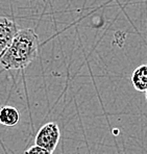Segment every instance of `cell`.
<instances>
[{
	"label": "cell",
	"mask_w": 147,
	"mask_h": 154,
	"mask_svg": "<svg viewBox=\"0 0 147 154\" xmlns=\"http://www.w3.org/2000/svg\"><path fill=\"white\" fill-rule=\"evenodd\" d=\"M24 154H52V152L43 148V147L35 145V146H31L30 148L27 149L25 152H24Z\"/></svg>",
	"instance_id": "obj_6"
},
{
	"label": "cell",
	"mask_w": 147,
	"mask_h": 154,
	"mask_svg": "<svg viewBox=\"0 0 147 154\" xmlns=\"http://www.w3.org/2000/svg\"><path fill=\"white\" fill-rule=\"evenodd\" d=\"M61 139V131L58 125L54 122H49L39 129L36 135V145L53 152Z\"/></svg>",
	"instance_id": "obj_2"
},
{
	"label": "cell",
	"mask_w": 147,
	"mask_h": 154,
	"mask_svg": "<svg viewBox=\"0 0 147 154\" xmlns=\"http://www.w3.org/2000/svg\"><path fill=\"white\" fill-rule=\"evenodd\" d=\"M62 154H65V153H62Z\"/></svg>",
	"instance_id": "obj_8"
},
{
	"label": "cell",
	"mask_w": 147,
	"mask_h": 154,
	"mask_svg": "<svg viewBox=\"0 0 147 154\" xmlns=\"http://www.w3.org/2000/svg\"><path fill=\"white\" fill-rule=\"evenodd\" d=\"M39 38L31 28L19 29L12 43L0 57V64L6 70H20L28 67L38 56Z\"/></svg>",
	"instance_id": "obj_1"
},
{
	"label": "cell",
	"mask_w": 147,
	"mask_h": 154,
	"mask_svg": "<svg viewBox=\"0 0 147 154\" xmlns=\"http://www.w3.org/2000/svg\"><path fill=\"white\" fill-rule=\"evenodd\" d=\"M145 97H146V100H147V91L145 92Z\"/></svg>",
	"instance_id": "obj_7"
},
{
	"label": "cell",
	"mask_w": 147,
	"mask_h": 154,
	"mask_svg": "<svg viewBox=\"0 0 147 154\" xmlns=\"http://www.w3.org/2000/svg\"><path fill=\"white\" fill-rule=\"evenodd\" d=\"M20 121V112L16 107L11 105L2 106L0 108V124L8 127L17 125Z\"/></svg>",
	"instance_id": "obj_4"
},
{
	"label": "cell",
	"mask_w": 147,
	"mask_h": 154,
	"mask_svg": "<svg viewBox=\"0 0 147 154\" xmlns=\"http://www.w3.org/2000/svg\"><path fill=\"white\" fill-rule=\"evenodd\" d=\"M133 85L138 92L145 93L147 91V64L141 65L133 72Z\"/></svg>",
	"instance_id": "obj_5"
},
{
	"label": "cell",
	"mask_w": 147,
	"mask_h": 154,
	"mask_svg": "<svg viewBox=\"0 0 147 154\" xmlns=\"http://www.w3.org/2000/svg\"><path fill=\"white\" fill-rule=\"evenodd\" d=\"M19 28L14 20L0 17V57L10 46Z\"/></svg>",
	"instance_id": "obj_3"
}]
</instances>
